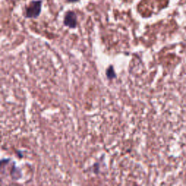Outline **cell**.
<instances>
[{"instance_id":"obj_1","label":"cell","mask_w":186,"mask_h":186,"mask_svg":"<svg viewBox=\"0 0 186 186\" xmlns=\"http://www.w3.org/2000/svg\"><path fill=\"white\" fill-rule=\"evenodd\" d=\"M43 0H32L25 7L24 17L27 19H37L40 16Z\"/></svg>"},{"instance_id":"obj_2","label":"cell","mask_w":186,"mask_h":186,"mask_svg":"<svg viewBox=\"0 0 186 186\" xmlns=\"http://www.w3.org/2000/svg\"><path fill=\"white\" fill-rule=\"evenodd\" d=\"M63 25L69 28H76L78 25V19L76 12L73 10H68L66 12L63 18Z\"/></svg>"},{"instance_id":"obj_3","label":"cell","mask_w":186,"mask_h":186,"mask_svg":"<svg viewBox=\"0 0 186 186\" xmlns=\"http://www.w3.org/2000/svg\"><path fill=\"white\" fill-rule=\"evenodd\" d=\"M106 76H107V78L109 79V80H112V79L116 78V73H115L114 66H110L108 67L107 70H106Z\"/></svg>"},{"instance_id":"obj_4","label":"cell","mask_w":186,"mask_h":186,"mask_svg":"<svg viewBox=\"0 0 186 186\" xmlns=\"http://www.w3.org/2000/svg\"><path fill=\"white\" fill-rule=\"evenodd\" d=\"M66 2L68 3H71V4H74V3H77L79 2L80 0H66Z\"/></svg>"}]
</instances>
